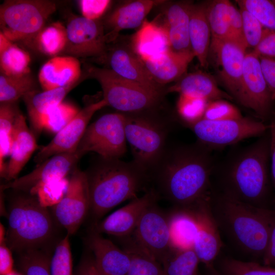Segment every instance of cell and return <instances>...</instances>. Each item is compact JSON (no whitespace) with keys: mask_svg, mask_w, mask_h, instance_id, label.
Listing matches in <instances>:
<instances>
[{"mask_svg":"<svg viewBox=\"0 0 275 275\" xmlns=\"http://www.w3.org/2000/svg\"><path fill=\"white\" fill-rule=\"evenodd\" d=\"M106 106L107 104L102 99L79 110L49 143L39 149L34 161L39 164L53 155L75 152L92 117L97 111Z\"/></svg>","mask_w":275,"mask_h":275,"instance_id":"17","label":"cell"},{"mask_svg":"<svg viewBox=\"0 0 275 275\" xmlns=\"http://www.w3.org/2000/svg\"><path fill=\"white\" fill-rule=\"evenodd\" d=\"M94 223L116 206L138 197L150 181L149 173L134 160L99 157L85 171Z\"/></svg>","mask_w":275,"mask_h":275,"instance_id":"3","label":"cell"},{"mask_svg":"<svg viewBox=\"0 0 275 275\" xmlns=\"http://www.w3.org/2000/svg\"><path fill=\"white\" fill-rule=\"evenodd\" d=\"M242 117L240 111L233 104L225 99H217L208 102L203 119L222 120Z\"/></svg>","mask_w":275,"mask_h":275,"instance_id":"45","label":"cell"},{"mask_svg":"<svg viewBox=\"0 0 275 275\" xmlns=\"http://www.w3.org/2000/svg\"><path fill=\"white\" fill-rule=\"evenodd\" d=\"M272 2H273L274 3V4H275V0H272Z\"/></svg>","mask_w":275,"mask_h":275,"instance_id":"57","label":"cell"},{"mask_svg":"<svg viewBox=\"0 0 275 275\" xmlns=\"http://www.w3.org/2000/svg\"><path fill=\"white\" fill-rule=\"evenodd\" d=\"M180 95L205 99L208 101L232 99V97L221 90L214 79L203 72L190 73L182 76L166 91Z\"/></svg>","mask_w":275,"mask_h":275,"instance_id":"28","label":"cell"},{"mask_svg":"<svg viewBox=\"0 0 275 275\" xmlns=\"http://www.w3.org/2000/svg\"><path fill=\"white\" fill-rule=\"evenodd\" d=\"M69 235L56 244L50 263V275H72V259Z\"/></svg>","mask_w":275,"mask_h":275,"instance_id":"42","label":"cell"},{"mask_svg":"<svg viewBox=\"0 0 275 275\" xmlns=\"http://www.w3.org/2000/svg\"><path fill=\"white\" fill-rule=\"evenodd\" d=\"M158 196L150 188L140 197L112 213L105 218L93 223L92 227L98 233L119 238L130 236L135 229L144 211L157 202Z\"/></svg>","mask_w":275,"mask_h":275,"instance_id":"19","label":"cell"},{"mask_svg":"<svg viewBox=\"0 0 275 275\" xmlns=\"http://www.w3.org/2000/svg\"><path fill=\"white\" fill-rule=\"evenodd\" d=\"M235 98L241 105L253 110L261 118L265 119L270 114L273 101L259 57L253 51L246 54L240 86Z\"/></svg>","mask_w":275,"mask_h":275,"instance_id":"15","label":"cell"},{"mask_svg":"<svg viewBox=\"0 0 275 275\" xmlns=\"http://www.w3.org/2000/svg\"><path fill=\"white\" fill-rule=\"evenodd\" d=\"M199 263L192 247L175 246L160 265L165 275H198Z\"/></svg>","mask_w":275,"mask_h":275,"instance_id":"34","label":"cell"},{"mask_svg":"<svg viewBox=\"0 0 275 275\" xmlns=\"http://www.w3.org/2000/svg\"><path fill=\"white\" fill-rule=\"evenodd\" d=\"M67 40L66 26L61 22H54L40 31L29 47L52 58L64 52Z\"/></svg>","mask_w":275,"mask_h":275,"instance_id":"32","label":"cell"},{"mask_svg":"<svg viewBox=\"0 0 275 275\" xmlns=\"http://www.w3.org/2000/svg\"><path fill=\"white\" fill-rule=\"evenodd\" d=\"M122 240V249L131 258V264L127 275H165L162 267L128 237Z\"/></svg>","mask_w":275,"mask_h":275,"instance_id":"35","label":"cell"},{"mask_svg":"<svg viewBox=\"0 0 275 275\" xmlns=\"http://www.w3.org/2000/svg\"><path fill=\"white\" fill-rule=\"evenodd\" d=\"M207 2L193 4L190 15L189 35L192 51L202 67L207 64L211 34L207 16Z\"/></svg>","mask_w":275,"mask_h":275,"instance_id":"30","label":"cell"},{"mask_svg":"<svg viewBox=\"0 0 275 275\" xmlns=\"http://www.w3.org/2000/svg\"><path fill=\"white\" fill-rule=\"evenodd\" d=\"M20 111L16 102L0 104V138L13 136V128Z\"/></svg>","mask_w":275,"mask_h":275,"instance_id":"47","label":"cell"},{"mask_svg":"<svg viewBox=\"0 0 275 275\" xmlns=\"http://www.w3.org/2000/svg\"><path fill=\"white\" fill-rule=\"evenodd\" d=\"M36 91L31 73L19 76L0 74V102H17L26 94Z\"/></svg>","mask_w":275,"mask_h":275,"instance_id":"36","label":"cell"},{"mask_svg":"<svg viewBox=\"0 0 275 275\" xmlns=\"http://www.w3.org/2000/svg\"><path fill=\"white\" fill-rule=\"evenodd\" d=\"M210 101L180 95L177 103L179 116L187 126L190 125L201 120Z\"/></svg>","mask_w":275,"mask_h":275,"instance_id":"43","label":"cell"},{"mask_svg":"<svg viewBox=\"0 0 275 275\" xmlns=\"http://www.w3.org/2000/svg\"><path fill=\"white\" fill-rule=\"evenodd\" d=\"M79 111L74 105L62 102L44 116L43 128L56 134L69 123Z\"/></svg>","mask_w":275,"mask_h":275,"instance_id":"40","label":"cell"},{"mask_svg":"<svg viewBox=\"0 0 275 275\" xmlns=\"http://www.w3.org/2000/svg\"><path fill=\"white\" fill-rule=\"evenodd\" d=\"M252 51L259 57L275 59V33L267 31Z\"/></svg>","mask_w":275,"mask_h":275,"instance_id":"50","label":"cell"},{"mask_svg":"<svg viewBox=\"0 0 275 275\" xmlns=\"http://www.w3.org/2000/svg\"><path fill=\"white\" fill-rule=\"evenodd\" d=\"M264 76L270 92L273 101L275 100V59L259 57Z\"/></svg>","mask_w":275,"mask_h":275,"instance_id":"51","label":"cell"},{"mask_svg":"<svg viewBox=\"0 0 275 275\" xmlns=\"http://www.w3.org/2000/svg\"><path fill=\"white\" fill-rule=\"evenodd\" d=\"M161 1H129L116 7L102 21L107 44L115 41L124 29L140 27L152 9Z\"/></svg>","mask_w":275,"mask_h":275,"instance_id":"21","label":"cell"},{"mask_svg":"<svg viewBox=\"0 0 275 275\" xmlns=\"http://www.w3.org/2000/svg\"><path fill=\"white\" fill-rule=\"evenodd\" d=\"M112 1L109 0H80L78 7L82 16L93 20H100L108 10Z\"/></svg>","mask_w":275,"mask_h":275,"instance_id":"48","label":"cell"},{"mask_svg":"<svg viewBox=\"0 0 275 275\" xmlns=\"http://www.w3.org/2000/svg\"><path fill=\"white\" fill-rule=\"evenodd\" d=\"M85 76L96 80L107 105L122 113L151 110L161 100L163 93L153 92L125 79L111 69L87 65Z\"/></svg>","mask_w":275,"mask_h":275,"instance_id":"7","label":"cell"},{"mask_svg":"<svg viewBox=\"0 0 275 275\" xmlns=\"http://www.w3.org/2000/svg\"><path fill=\"white\" fill-rule=\"evenodd\" d=\"M69 180L54 181L40 187L35 193L41 204L48 207L58 203L64 196Z\"/></svg>","mask_w":275,"mask_h":275,"instance_id":"46","label":"cell"},{"mask_svg":"<svg viewBox=\"0 0 275 275\" xmlns=\"http://www.w3.org/2000/svg\"><path fill=\"white\" fill-rule=\"evenodd\" d=\"M213 149L199 142L166 148L150 173L161 196L176 207H187L210 196L215 161Z\"/></svg>","mask_w":275,"mask_h":275,"instance_id":"1","label":"cell"},{"mask_svg":"<svg viewBox=\"0 0 275 275\" xmlns=\"http://www.w3.org/2000/svg\"><path fill=\"white\" fill-rule=\"evenodd\" d=\"M87 244L98 268L105 275H127L131 264L129 255L92 227Z\"/></svg>","mask_w":275,"mask_h":275,"instance_id":"22","label":"cell"},{"mask_svg":"<svg viewBox=\"0 0 275 275\" xmlns=\"http://www.w3.org/2000/svg\"><path fill=\"white\" fill-rule=\"evenodd\" d=\"M228 15L231 38L246 45L242 31V18L241 12L230 1L228 4Z\"/></svg>","mask_w":275,"mask_h":275,"instance_id":"49","label":"cell"},{"mask_svg":"<svg viewBox=\"0 0 275 275\" xmlns=\"http://www.w3.org/2000/svg\"><path fill=\"white\" fill-rule=\"evenodd\" d=\"M262 258L264 265L275 267V210H274L270 221L268 244Z\"/></svg>","mask_w":275,"mask_h":275,"instance_id":"52","label":"cell"},{"mask_svg":"<svg viewBox=\"0 0 275 275\" xmlns=\"http://www.w3.org/2000/svg\"><path fill=\"white\" fill-rule=\"evenodd\" d=\"M246 48L232 38L211 40L209 51L214 57L219 76L234 97L240 88Z\"/></svg>","mask_w":275,"mask_h":275,"instance_id":"18","label":"cell"},{"mask_svg":"<svg viewBox=\"0 0 275 275\" xmlns=\"http://www.w3.org/2000/svg\"><path fill=\"white\" fill-rule=\"evenodd\" d=\"M256 142L230 152L214 164L219 190L214 191L260 208H265L269 193L270 136L268 130Z\"/></svg>","mask_w":275,"mask_h":275,"instance_id":"2","label":"cell"},{"mask_svg":"<svg viewBox=\"0 0 275 275\" xmlns=\"http://www.w3.org/2000/svg\"><path fill=\"white\" fill-rule=\"evenodd\" d=\"M79 275H105L97 267L92 254L86 258L80 267Z\"/></svg>","mask_w":275,"mask_h":275,"instance_id":"55","label":"cell"},{"mask_svg":"<svg viewBox=\"0 0 275 275\" xmlns=\"http://www.w3.org/2000/svg\"><path fill=\"white\" fill-rule=\"evenodd\" d=\"M12 251L6 241L0 243V274L7 275L13 271Z\"/></svg>","mask_w":275,"mask_h":275,"instance_id":"53","label":"cell"},{"mask_svg":"<svg viewBox=\"0 0 275 275\" xmlns=\"http://www.w3.org/2000/svg\"><path fill=\"white\" fill-rule=\"evenodd\" d=\"M100 60L119 76L153 92L163 93L162 87L152 79L129 44H118L115 41L108 44L106 53Z\"/></svg>","mask_w":275,"mask_h":275,"instance_id":"20","label":"cell"},{"mask_svg":"<svg viewBox=\"0 0 275 275\" xmlns=\"http://www.w3.org/2000/svg\"><path fill=\"white\" fill-rule=\"evenodd\" d=\"M79 82L64 87L38 92L34 91L22 98L27 109L32 130L39 136L43 130L42 120L50 109L62 102L67 94Z\"/></svg>","mask_w":275,"mask_h":275,"instance_id":"27","label":"cell"},{"mask_svg":"<svg viewBox=\"0 0 275 275\" xmlns=\"http://www.w3.org/2000/svg\"><path fill=\"white\" fill-rule=\"evenodd\" d=\"M81 75L80 63L77 58L58 56L42 65L38 80L43 90L46 91L79 82Z\"/></svg>","mask_w":275,"mask_h":275,"instance_id":"25","label":"cell"},{"mask_svg":"<svg viewBox=\"0 0 275 275\" xmlns=\"http://www.w3.org/2000/svg\"><path fill=\"white\" fill-rule=\"evenodd\" d=\"M229 2L227 0H214L207 2V16L211 39L231 38L228 15Z\"/></svg>","mask_w":275,"mask_h":275,"instance_id":"37","label":"cell"},{"mask_svg":"<svg viewBox=\"0 0 275 275\" xmlns=\"http://www.w3.org/2000/svg\"><path fill=\"white\" fill-rule=\"evenodd\" d=\"M83 156L77 151L53 155L39 164L30 173L2 184L1 190L10 189L35 195L42 186L66 178L77 168Z\"/></svg>","mask_w":275,"mask_h":275,"instance_id":"14","label":"cell"},{"mask_svg":"<svg viewBox=\"0 0 275 275\" xmlns=\"http://www.w3.org/2000/svg\"><path fill=\"white\" fill-rule=\"evenodd\" d=\"M125 116L108 113L89 125L76 149L82 155L89 152L104 158L120 159L126 152Z\"/></svg>","mask_w":275,"mask_h":275,"instance_id":"9","label":"cell"},{"mask_svg":"<svg viewBox=\"0 0 275 275\" xmlns=\"http://www.w3.org/2000/svg\"><path fill=\"white\" fill-rule=\"evenodd\" d=\"M18 255V264L23 275H50L52 256L49 249L30 250Z\"/></svg>","mask_w":275,"mask_h":275,"instance_id":"38","label":"cell"},{"mask_svg":"<svg viewBox=\"0 0 275 275\" xmlns=\"http://www.w3.org/2000/svg\"><path fill=\"white\" fill-rule=\"evenodd\" d=\"M211 195L190 206L183 207L188 210L196 222L197 230L192 248L200 262L206 268L214 266L223 245L211 207Z\"/></svg>","mask_w":275,"mask_h":275,"instance_id":"16","label":"cell"},{"mask_svg":"<svg viewBox=\"0 0 275 275\" xmlns=\"http://www.w3.org/2000/svg\"><path fill=\"white\" fill-rule=\"evenodd\" d=\"M270 136V175L275 190V120L269 125Z\"/></svg>","mask_w":275,"mask_h":275,"instance_id":"54","label":"cell"},{"mask_svg":"<svg viewBox=\"0 0 275 275\" xmlns=\"http://www.w3.org/2000/svg\"><path fill=\"white\" fill-rule=\"evenodd\" d=\"M206 269L207 270V275H222L214 266Z\"/></svg>","mask_w":275,"mask_h":275,"instance_id":"56","label":"cell"},{"mask_svg":"<svg viewBox=\"0 0 275 275\" xmlns=\"http://www.w3.org/2000/svg\"><path fill=\"white\" fill-rule=\"evenodd\" d=\"M67 40L64 52L76 58L101 60L106 54L107 45L101 20L71 16L66 26Z\"/></svg>","mask_w":275,"mask_h":275,"instance_id":"13","label":"cell"},{"mask_svg":"<svg viewBox=\"0 0 275 275\" xmlns=\"http://www.w3.org/2000/svg\"><path fill=\"white\" fill-rule=\"evenodd\" d=\"M40 149L36 136L20 112L16 119L13 131V145L10 159L7 163L5 179L12 181L17 176L34 152Z\"/></svg>","mask_w":275,"mask_h":275,"instance_id":"24","label":"cell"},{"mask_svg":"<svg viewBox=\"0 0 275 275\" xmlns=\"http://www.w3.org/2000/svg\"><path fill=\"white\" fill-rule=\"evenodd\" d=\"M146 112L123 114L126 139L131 148L133 160L150 174L167 148L170 124Z\"/></svg>","mask_w":275,"mask_h":275,"instance_id":"6","label":"cell"},{"mask_svg":"<svg viewBox=\"0 0 275 275\" xmlns=\"http://www.w3.org/2000/svg\"><path fill=\"white\" fill-rule=\"evenodd\" d=\"M217 270L222 275H275L274 267L229 257L220 261Z\"/></svg>","mask_w":275,"mask_h":275,"instance_id":"39","label":"cell"},{"mask_svg":"<svg viewBox=\"0 0 275 275\" xmlns=\"http://www.w3.org/2000/svg\"><path fill=\"white\" fill-rule=\"evenodd\" d=\"M129 44L142 61L157 58L170 50L168 35L163 27L146 19L131 36Z\"/></svg>","mask_w":275,"mask_h":275,"instance_id":"26","label":"cell"},{"mask_svg":"<svg viewBox=\"0 0 275 275\" xmlns=\"http://www.w3.org/2000/svg\"><path fill=\"white\" fill-rule=\"evenodd\" d=\"M242 18V31L247 48L253 49L268 30L265 29L258 20L242 6H239Z\"/></svg>","mask_w":275,"mask_h":275,"instance_id":"44","label":"cell"},{"mask_svg":"<svg viewBox=\"0 0 275 275\" xmlns=\"http://www.w3.org/2000/svg\"><path fill=\"white\" fill-rule=\"evenodd\" d=\"M127 237L159 264L175 247L169 215L156 202L144 211L133 233Z\"/></svg>","mask_w":275,"mask_h":275,"instance_id":"11","label":"cell"},{"mask_svg":"<svg viewBox=\"0 0 275 275\" xmlns=\"http://www.w3.org/2000/svg\"><path fill=\"white\" fill-rule=\"evenodd\" d=\"M31 57L26 50L0 32V71L8 76L30 73Z\"/></svg>","mask_w":275,"mask_h":275,"instance_id":"31","label":"cell"},{"mask_svg":"<svg viewBox=\"0 0 275 275\" xmlns=\"http://www.w3.org/2000/svg\"><path fill=\"white\" fill-rule=\"evenodd\" d=\"M9 200L6 243L18 254L30 250L49 249L57 224L47 207L30 193L15 190Z\"/></svg>","mask_w":275,"mask_h":275,"instance_id":"5","label":"cell"},{"mask_svg":"<svg viewBox=\"0 0 275 275\" xmlns=\"http://www.w3.org/2000/svg\"><path fill=\"white\" fill-rule=\"evenodd\" d=\"M251 13L266 30L275 33V4L270 0L236 1Z\"/></svg>","mask_w":275,"mask_h":275,"instance_id":"41","label":"cell"},{"mask_svg":"<svg viewBox=\"0 0 275 275\" xmlns=\"http://www.w3.org/2000/svg\"><path fill=\"white\" fill-rule=\"evenodd\" d=\"M56 9L51 1H5L0 6V32L10 41L30 47Z\"/></svg>","mask_w":275,"mask_h":275,"instance_id":"8","label":"cell"},{"mask_svg":"<svg viewBox=\"0 0 275 275\" xmlns=\"http://www.w3.org/2000/svg\"><path fill=\"white\" fill-rule=\"evenodd\" d=\"M195 56L170 50L152 60L142 61L152 79L160 86L179 79Z\"/></svg>","mask_w":275,"mask_h":275,"instance_id":"29","label":"cell"},{"mask_svg":"<svg viewBox=\"0 0 275 275\" xmlns=\"http://www.w3.org/2000/svg\"><path fill=\"white\" fill-rule=\"evenodd\" d=\"M90 211V198L85 171L75 168L71 174L62 199L51 206V213L67 234H74Z\"/></svg>","mask_w":275,"mask_h":275,"instance_id":"12","label":"cell"},{"mask_svg":"<svg viewBox=\"0 0 275 275\" xmlns=\"http://www.w3.org/2000/svg\"><path fill=\"white\" fill-rule=\"evenodd\" d=\"M174 210L169 214L173 243L179 248L192 247L197 230L196 222L186 208Z\"/></svg>","mask_w":275,"mask_h":275,"instance_id":"33","label":"cell"},{"mask_svg":"<svg viewBox=\"0 0 275 275\" xmlns=\"http://www.w3.org/2000/svg\"><path fill=\"white\" fill-rule=\"evenodd\" d=\"M210 204L218 228L243 251L263 258L273 210L253 206L213 190Z\"/></svg>","mask_w":275,"mask_h":275,"instance_id":"4","label":"cell"},{"mask_svg":"<svg viewBox=\"0 0 275 275\" xmlns=\"http://www.w3.org/2000/svg\"><path fill=\"white\" fill-rule=\"evenodd\" d=\"M193 4L188 1L170 3L163 10L162 23H158L165 29L170 50L173 52L194 54L189 35L190 15Z\"/></svg>","mask_w":275,"mask_h":275,"instance_id":"23","label":"cell"},{"mask_svg":"<svg viewBox=\"0 0 275 275\" xmlns=\"http://www.w3.org/2000/svg\"><path fill=\"white\" fill-rule=\"evenodd\" d=\"M198 142L215 149L235 144L245 139L261 136L269 129V125L249 118L222 120L202 119L188 126Z\"/></svg>","mask_w":275,"mask_h":275,"instance_id":"10","label":"cell"},{"mask_svg":"<svg viewBox=\"0 0 275 275\" xmlns=\"http://www.w3.org/2000/svg\"><path fill=\"white\" fill-rule=\"evenodd\" d=\"M198 275H200V273H199Z\"/></svg>","mask_w":275,"mask_h":275,"instance_id":"58","label":"cell"}]
</instances>
